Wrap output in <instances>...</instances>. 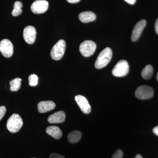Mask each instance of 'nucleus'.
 <instances>
[{
    "mask_svg": "<svg viewBox=\"0 0 158 158\" xmlns=\"http://www.w3.org/2000/svg\"><path fill=\"white\" fill-rule=\"evenodd\" d=\"M113 56V53L110 48H106L102 51L99 54L95 63V68L100 69L108 65L111 60Z\"/></svg>",
    "mask_w": 158,
    "mask_h": 158,
    "instance_id": "f257e3e1",
    "label": "nucleus"
},
{
    "mask_svg": "<svg viewBox=\"0 0 158 158\" xmlns=\"http://www.w3.org/2000/svg\"><path fill=\"white\" fill-rule=\"evenodd\" d=\"M23 121L22 118L19 114H12L8 119L7 123V128L11 133L18 132L22 127Z\"/></svg>",
    "mask_w": 158,
    "mask_h": 158,
    "instance_id": "f03ea898",
    "label": "nucleus"
},
{
    "mask_svg": "<svg viewBox=\"0 0 158 158\" xmlns=\"http://www.w3.org/2000/svg\"><path fill=\"white\" fill-rule=\"evenodd\" d=\"M66 48L65 40H60L54 46L51 52L52 59L55 60H59L64 56Z\"/></svg>",
    "mask_w": 158,
    "mask_h": 158,
    "instance_id": "7ed1b4c3",
    "label": "nucleus"
},
{
    "mask_svg": "<svg viewBox=\"0 0 158 158\" xmlns=\"http://www.w3.org/2000/svg\"><path fill=\"white\" fill-rule=\"evenodd\" d=\"M129 71V65L127 61L121 60L117 62L112 70L113 75L116 77L125 76Z\"/></svg>",
    "mask_w": 158,
    "mask_h": 158,
    "instance_id": "20e7f679",
    "label": "nucleus"
},
{
    "mask_svg": "<svg viewBox=\"0 0 158 158\" xmlns=\"http://www.w3.org/2000/svg\"><path fill=\"white\" fill-rule=\"evenodd\" d=\"M154 94V91L152 87L147 85H141L136 89L135 95L139 99H148L152 98Z\"/></svg>",
    "mask_w": 158,
    "mask_h": 158,
    "instance_id": "39448f33",
    "label": "nucleus"
},
{
    "mask_svg": "<svg viewBox=\"0 0 158 158\" xmlns=\"http://www.w3.org/2000/svg\"><path fill=\"white\" fill-rule=\"evenodd\" d=\"M96 48L95 43L92 40H85L80 46V52L84 57H88L92 56Z\"/></svg>",
    "mask_w": 158,
    "mask_h": 158,
    "instance_id": "423d86ee",
    "label": "nucleus"
},
{
    "mask_svg": "<svg viewBox=\"0 0 158 158\" xmlns=\"http://www.w3.org/2000/svg\"><path fill=\"white\" fill-rule=\"evenodd\" d=\"M0 52L6 58H10L13 54V45L8 39H3L0 42Z\"/></svg>",
    "mask_w": 158,
    "mask_h": 158,
    "instance_id": "0eeeda50",
    "label": "nucleus"
},
{
    "mask_svg": "<svg viewBox=\"0 0 158 158\" xmlns=\"http://www.w3.org/2000/svg\"><path fill=\"white\" fill-rule=\"evenodd\" d=\"M48 2L45 0L35 1L31 6V10L35 14H42L47 11L48 8Z\"/></svg>",
    "mask_w": 158,
    "mask_h": 158,
    "instance_id": "6e6552de",
    "label": "nucleus"
},
{
    "mask_svg": "<svg viewBox=\"0 0 158 158\" xmlns=\"http://www.w3.org/2000/svg\"><path fill=\"white\" fill-rule=\"evenodd\" d=\"M75 100L83 113L88 114L91 112V106L85 97L81 95H76Z\"/></svg>",
    "mask_w": 158,
    "mask_h": 158,
    "instance_id": "1a4fd4ad",
    "label": "nucleus"
},
{
    "mask_svg": "<svg viewBox=\"0 0 158 158\" xmlns=\"http://www.w3.org/2000/svg\"><path fill=\"white\" fill-rule=\"evenodd\" d=\"M36 37V29L33 26L26 27L23 31V38L28 44H33L35 42Z\"/></svg>",
    "mask_w": 158,
    "mask_h": 158,
    "instance_id": "9d476101",
    "label": "nucleus"
},
{
    "mask_svg": "<svg viewBox=\"0 0 158 158\" xmlns=\"http://www.w3.org/2000/svg\"><path fill=\"white\" fill-rule=\"evenodd\" d=\"M146 25L145 20L143 19L138 22L134 27L131 35V40L133 41H135L138 40L140 35L144 30Z\"/></svg>",
    "mask_w": 158,
    "mask_h": 158,
    "instance_id": "9b49d317",
    "label": "nucleus"
},
{
    "mask_svg": "<svg viewBox=\"0 0 158 158\" xmlns=\"http://www.w3.org/2000/svg\"><path fill=\"white\" fill-rule=\"evenodd\" d=\"M56 104L51 101L40 102L37 105V109L40 113H45L52 111L56 107Z\"/></svg>",
    "mask_w": 158,
    "mask_h": 158,
    "instance_id": "f8f14e48",
    "label": "nucleus"
},
{
    "mask_svg": "<svg viewBox=\"0 0 158 158\" xmlns=\"http://www.w3.org/2000/svg\"><path fill=\"white\" fill-rule=\"evenodd\" d=\"M65 114L64 111H60L49 116L48 121L51 123H62L65 121Z\"/></svg>",
    "mask_w": 158,
    "mask_h": 158,
    "instance_id": "ddd939ff",
    "label": "nucleus"
},
{
    "mask_svg": "<svg viewBox=\"0 0 158 158\" xmlns=\"http://www.w3.org/2000/svg\"><path fill=\"white\" fill-rule=\"evenodd\" d=\"M96 15L92 11H84L79 15V19L84 23H88L93 21L96 19Z\"/></svg>",
    "mask_w": 158,
    "mask_h": 158,
    "instance_id": "4468645a",
    "label": "nucleus"
},
{
    "mask_svg": "<svg viewBox=\"0 0 158 158\" xmlns=\"http://www.w3.org/2000/svg\"><path fill=\"white\" fill-rule=\"evenodd\" d=\"M46 132L55 139H60L62 137V131L59 127L55 126H51L47 128Z\"/></svg>",
    "mask_w": 158,
    "mask_h": 158,
    "instance_id": "2eb2a0df",
    "label": "nucleus"
},
{
    "mask_svg": "<svg viewBox=\"0 0 158 158\" xmlns=\"http://www.w3.org/2000/svg\"><path fill=\"white\" fill-rule=\"evenodd\" d=\"M82 133L79 131H73L69 133L68 135V141L69 143L75 144L81 140Z\"/></svg>",
    "mask_w": 158,
    "mask_h": 158,
    "instance_id": "dca6fc26",
    "label": "nucleus"
},
{
    "mask_svg": "<svg viewBox=\"0 0 158 158\" xmlns=\"http://www.w3.org/2000/svg\"><path fill=\"white\" fill-rule=\"evenodd\" d=\"M153 73V69L151 65H146L142 69L141 75L143 79L145 80H149L152 77Z\"/></svg>",
    "mask_w": 158,
    "mask_h": 158,
    "instance_id": "f3484780",
    "label": "nucleus"
},
{
    "mask_svg": "<svg viewBox=\"0 0 158 158\" xmlns=\"http://www.w3.org/2000/svg\"><path fill=\"white\" fill-rule=\"evenodd\" d=\"M22 79L19 77L11 80L10 81V90L11 91H17L20 88Z\"/></svg>",
    "mask_w": 158,
    "mask_h": 158,
    "instance_id": "a211bd4d",
    "label": "nucleus"
},
{
    "mask_svg": "<svg viewBox=\"0 0 158 158\" xmlns=\"http://www.w3.org/2000/svg\"><path fill=\"white\" fill-rule=\"evenodd\" d=\"M22 7V3L18 1L15 2L14 5V9L11 12L12 15L14 16H18L20 15L23 12L21 9Z\"/></svg>",
    "mask_w": 158,
    "mask_h": 158,
    "instance_id": "6ab92c4d",
    "label": "nucleus"
},
{
    "mask_svg": "<svg viewBox=\"0 0 158 158\" xmlns=\"http://www.w3.org/2000/svg\"><path fill=\"white\" fill-rule=\"evenodd\" d=\"M38 78L36 75L33 74L29 77V85L32 87H34L38 84Z\"/></svg>",
    "mask_w": 158,
    "mask_h": 158,
    "instance_id": "aec40b11",
    "label": "nucleus"
},
{
    "mask_svg": "<svg viewBox=\"0 0 158 158\" xmlns=\"http://www.w3.org/2000/svg\"><path fill=\"white\" fill-rule=\"evenodd\" d=\"M123 155L122 150L121 149H118L116 150L115 153L113 155L112 158H122Z\"/></svg>",
    "mask_w": 158,
    "mask_h": 158,
    "instance_id": "412c9836",
    "label": "nucleus"
},
{
    "mask_svg": "<svg viewBox=\"0 0 158 158\" xmlns=\"http://www.w3.org/2000/svg\"><path fill=\"white\" fill-rule=\"evenodd\" d=\"M6 112V108L4 106H0V120L3 118Z\"/></svg>",
    "mask_w": 158,
    "mask_h": 158,
    "instance_id": "4be33fe9",
    "label": "nucleus"
},
{
    "mask_svg": "<svg viewBox=\"0 0 158 158\" xmlns=\"http://www.w3.org/2000/svg\"><path fill=\"white\" fill-rule=\"evenodd\" d=\"M49 158H65L64 156L57 153H52L50 156Z\"/></svg>",
    "mask_w": 158,
    "mask_h": 158,
    "instance_id": "5701e85b",
    "label": "nucleus"
},
{
    "mask_svg": "<svg viewBox=\"0 0 158 158\" xmlns=\"http://www.w3.org/2000/svg\"><path fill=\"white\" fill-rule=\"evenodd\" d=\"M153 132L156 135L158 136V126H156L153 129Z\"/></svg>",
    "mask_w": 158,
    "mask_h": 158,
    "instance_id": "b1692460",
    "label": "nucleus"
},
{
    "mask_svg": "<svg viewBox=\"0 0 158 158\" xmlns=\"http://www.w3.org/2000/svg\"><path fill=\"white\" fill-rule=\"evenodd\" d=\"M127 2L129 4L131 5H133L135 3L136 0H124Z\"/></svg>",
    "mask_w": 158,
    "mask_h": 158,
    "instance_id": "393cba45",
    "label": "nucleus"
},
{
    "mask_svg": "<svg viewBox=\"0 0 158 158\" xmlns=\"http://www.w3.org/2000/svg\"><path fill=\"white\" fill-rule=\"evenodd\" d=\"M155 30L156 33L158 34V18L157 19L155 23Z\"/></svg>",
    "mask_w": 158,
    "mask_h": 158,
    "instance_id": "a878e982",
    "label": "nucleus"
},
{
    "mask_svg": "<svg viewBox=\"0 0 158 158\" xmlns=\"http://www.w3.org/2000/svg\"><path fill=\"white\" fill-rule=\"evenodd\" d=\"M81 0H67L68 2L70 3H77L79 2Z\"/></svg>",
    "mask_w": 158,
    "mask_h": 158,
    "instance_id": "bb28decb",
    "label": "nucleus"
},
{
    "mask_svg": "<svg viewBox=\"0 0 158 158\" xmlns=\"http://www.w3.org/2000/svg\"><path fill=\"white\" fill-rule=\"evenodd\" d=\"M135 158H142V156L140 154L137 155L135 157Z\"/></svg>",
    "mask_w": 158,
    "mask_h": 158,
    "instance_id": "cd10ccee",
    "label": "nucleus"
},
{
    "mask_svg": "<svg viewBox=\"0 0 158 158\" xmlns=\"http://www.w3.org/2000/svg\"><path fill=\"white\" fill-rule=\"evenodd\" d=\"M156 79H157V81H158V72L157 73V74Z\"/></svg>",
    "mask_w": 158,
    "mask_h": 158,
    "instance_id": "c85d7f7f",
    "label": "nucleus"
},
{
    "mask_svg": "<svg viewBox=\"0 0 158 158\" xmlns=\"http://www.w3.org/2000/svg\"></svg>",
    "mask_w": 158,
    "mask_h": 158,
    "instance_id": "c756f323",
    "label": "nucleus"
}]
</instances>
